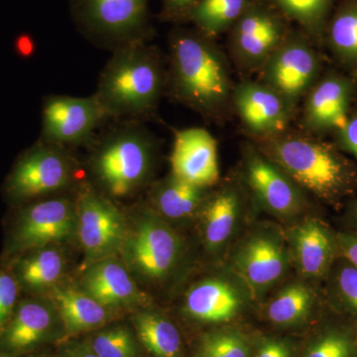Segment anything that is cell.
<instances>
[{"label":"cell","mask_w":357,"mask_h":357,"mask_svg":"<svg viewBox=\"0 0 357 357\" xmlns=\"http://www.w3.org/2000/svg\"><path fill=\"white\" fill-rule=\"evenodd\" d=\"M164 84L158 52L145 41L133 42L114 49L95 96L107 119L141 122L156 109Z\"/></svg>","instance_id":"6da1fadb"},{"label":"cell","mask_w":357,"mask_h":357,"mask_svg":"<svg viewBox=\"0 0 357 357\" xmlns=\"http://www.w3.org/2000/svg\"><path fill=\"white\" fill-rule=\"evenodd\" d=\"M169 84L178 102L204 114L222 109L229 98L227 65L198 30L178 29L171 34Z\"/></svg>","instance_id":"7a4b0ae2"},{"label":"cell","mask_w":357,"mask_h":357,"mask_svg":"<svg viewBox=\"0 0 357 357\" xmlns=\"http://www.w3.org/2000/svg\"><path fill=\"white\" fill-rule=\"evenodd\" d=\"M261 153L301 189L325 201L344 196L354 180L347 160L325 143L304 136L280 133L264 137Z\"/></svg>","instance_id":"3957f363"},{"label":"cell","mask_w":357,"mask_h":357,"mask_svg":"<svg viewBox=\"0 0 357 357\" xmlns=\"http://www.w3.org/2000/svg\"><path fill=\"white\" fill-rule=\"evenodd\" d=\"M155 153L153 138L141 122H121L96 143L91 171L110 197L126 198L150 180Z\"/></svg>","instance_id":"277c9868"},{"label":"cell","mask_w":357,"mask_h":357,"mask_svg":"<svg viewBox=\"0 0 357 357\" xmlns=\"http://www.w3.org/2000/svg\"><path fill=\"white\" fill-rule=\"evenodd\" d=\"M128 225L121 260L132 275L149 283L165 281L184 256V243L172 225L151 208H143Z\"/></svg>","instance_id":"5b68a950"},{"label":"cell","mask_w":357,"mask_h":357,"mask_svg":"<svg viewBox=\"0 0 357 357\" xmlns=\"http://www.w3.org/2000/svg\"><path fill=\"white\" fill-rule=\"evenodd\" d=\"M149 0H70L73 20L86 38L116 49L145 41Z\"/></svg>","instance_id":"8992f818"},{"label":"cell","mask_w":357,"mask_h":357,"mask_svg":"<svg viewBox=\"0 0 357 357\" xmlns=\"http://www.w3.org/2000/svg\"><path fill=\"white\" fill-rule=\"evenodd\" d=\"M286 234L277 225H258L239 241L231 267L253 298L266 295L283 280L291 264Z\"/></svg>","instance_id":"52a82bcc"},{"label":"cell","mask_w":357,"mask_h":357,"mask_svg":"<svg viewBox=\"0 0 357 357\" xmlns=\"http://www.w3.org/2000/svg\"><path fill=\"white\" fill-rule=\"evenodd\" d=\"M77 236L86 265L121 253L128 225L121 211L93 188L84 187L77 197Z\"/></svg>","instance_id":"ba28073f"},{"label":"cell","mask_w":357,"mask_h":357,"mask_svg":"<svg viewBox=\"0 0 357 357\" xmlns=\"http://www.w3.org/2000/svg\"><path fill=\"white\" fill-rule=\"evenodd\" d=\"M66 147L44 142L32 148L14 167L7 182L11 198H39L62 191L72 184L74 163Z\"/></svg>","instance_id":"9c48e42d"},{"label":"cell","mask_w":357,"mask_h":357,"mask_svg":"<svg viewBox=\"0 0 357 357\" xmlns=\"http://www.w3.org/2000/svg\"><path fill=\"white\" fill-rule=\"evenodd\" d=\"M263 84L274 89L293 109L314 86L319 60L306 40L287 35L261 67Z\"/></svg>","instance_id":"30bf717a"},{"label":"cell","mask_w":357,"mask_h":357,"mask_svg":"<svg viewBox=\"0 0 357 357\" xmlns=\"http://www.w3.org/2000/svg\"><path fill=\"white\" fill-rule=\"evenodd\" d=\"M66 340L60 314L49 299L23 301L0 330V351L20 357Z\"/></svg>","instance_id":"8fae6325"},{"label":"cell","mask_w":357,"mask_h":357,"mask_svg":"<svg viewBox=\"0 0 357 357\" xmlns=\"http://www.w3.org/2000/svg\"><path fill=\"white\" fill-rule=\"evenodd\" d=\"M76 236V202L65 197L43 199L21 211L14 230V248L32 251L59 245Z\"/></svg>","instance_id":"7c38bea8"},{"label":"cell","mask_w":357,"mask_h":357,"mask_svg":"<svg viewBox=\"0 0 357 357\" xmlns=\"http://www.w3.org/2000/svg\"><path fill=\"white\" fill-rule=\"evenodd\" d=\"M107 115L95 95L88 98L52 96L45 100V142L67 147L89 142Z\"/></svg>","instance_id":"4fadbf2b"},{"label":"cell","mask_w":357,"mask_h":357,"mask_svg":"<svg viewBox=\"0 0 357 357\" xmlns=\"http://www.w3.org/2000/svg\"><path fill=\"white\" fill-rule=\"evenodd\" d=\"M244 170L249 189L263 210L281 220L302 215L306 208L303 190L261 152L248 150Z\"/></svg>","instance_id":"5bb4252c"},{"label":"cell","mask_w":357,"mask_h":357,"mask_svg":"<svg viewBox=\"0 0 357 357\" xmlns=\"http://www.w3.org/2000/svg\"><path fill=\"white\" fill-rule=\"evenodd\" d=\"M231 47L241 65L261 67L287 36L285 23L276 11L251 1L231 27Z\"/></svg>","instance_id":"9a60e30c"},{"label":"cell","mask_w":357,"mask_h":357,"mask_svg":"<svg viewBox=\"0 0 357 357\" xmlns=\"http://www.w3.org/2000/svg\"><path fill=\"white\" fill-rule=\"evenodd\" d=\"M79 287L112 311L149 306V297L138 287L133 275L116 256L88 265Z\"/></svg>","instance_id":"2e32d148"},{"label":"cell","mask_w":357,"mask_h":357,"mask_svg":"<svg viewBox=\"0 0 357 357\" xmlns=\"http://www.w3.org/2000/svg\"><path fill=\"white\" fill-rule=\"evenodd\" d=\"M170 163L171 173L199 187L208 189L220 178L217 141L204 128L176 131Z\"/></svg>","instance_id":"e0dca14e"},{"label":"cell","mask_w":357,"mask_h":357,"mask_svg":"<svg viewBox=\"0 0 357 357\" xmlns=\"http://www.w3.org/2000/svg\"><path fill=\"white\" fill-rule=\"evenodd\" d=\"M248 293L229 278L210 277L188 290L183 310L188 318L198 323H229L243 311Z\"/></svg>","instance_id":"ac0fdd59"},{"label":"cell","mask_w":357,"mask_h":357,"mask_svg":"<svg viewBox=\"0 0 357 357\" xmlns=\"http://www.w3.org/2000/svg\"><path fill=\"white\" fill-rule=\"evenodd\" d=\"M234 102L245 128L262 137L283 132L292 110L274 89L255 82L237 86Z\"/></svg>","instance_id":"d6986e66"},{"label":"cell","mask_w":357,"mask_h":357,"mask_svg":"<svg viewBox=\"0 0 357 357\" xmlns=\"http://www.w3.org/2000/svg\"><path fill=\"white\" fill-rule=\"evenodd\" d=\"M291 261L301 276L317 280L325 276L332 265L337 238L318 218H307L286 234Z\"/></svg>","instance_id":"ffe728a7"},{"label":"cell","mask_w":357,"mask_h":357,"mask_svg":"<svg viewBox=\"0 0 357 357\" xmlns=\"http://www.w3.org/2000/svg\"><path fill=\"white\" fill-rule=\"evenodd\" d=\"M46 293L47 299L53 303L62 319L66 340L89 335L114 321L115 311L102 306L79 286L61 281Z\"/></svg>","instance_id":"44dd1931"},{"label":"cell","mask_w":357,"mask_h":357,"mask_svg":"<svg viewBox=\"0 0 357 357\" xmlns=\"http://www.w3.org/2000/svg\"><path fill=\"white\" fill-rule=\"evenodd\" d=\"M243 211V197L232 185L208 195L198 213L202 238L208 252L218 255L229 245L238 229Z\"/></svg>","instance_id":"7402d4cb"},{"label":"cell","mask_w":357,"mask_h":357,"mask_svg":"<svg viewBox=\"0 0 357 357\" xmlns=\"http://www.w3.org/2000/svg\"><path fill=\"white\" fill-rule=\"evenodd\" d=\"M352 86L342 77H328L312 86L306 100L304 122L309 130H340L349 121Z\"/></svg>","instance_id":"603a6c76"},{"label":"cell","mask_w":357,"mask_h":357,"mask_svg":"<svg viewBox=\"0 0 357 357\" xmlns=\"http://www.w3.org/2000/svg\"><path fill=\"white\" fill-rule=\"evenodd\" d=\"M208 196V188L191 184L170 173L152 185L150 208L167 222H182L198 215Z\"/></svg>","instance_id":"cb8c5ba5"},{"label":"cell","mask_w":357,"mask_h":357,"mask_svg":"<svg viewBox=\"0 0 357 357\" xmlns=\"http://www.w3.org/2000/svg\"><path fill=\"white\" fill-rule=\"evenodd\" d=\"M131 324L143 351L151 357H184V342L175 323L149 306L135 310Z\"/></svg>","instance_id":"d4e9b609"},{"label":"cell","mask_w":357,"mask_h":357,"mask_svg":"<svg viewBox=\"0 0 357 357\" xmlns=\"http://www.w3.org/2000/svg\"><path fill=\"white\" fill-rule=\"evenodd\" d=\"M15 267L16 280L33 292H48L62 281L67 265L65 253L58 245L30 251Z\"/></svg>","instance_id":"484cf974"},{"label":"cell","mask_w":357,"mask_h":357,"mask_svg":"<svg viewBox=\"0 0 357 357\" xmlns=\"http://www.w3.org/2000/svg\"><path fill=\"white\" fill-rule=\"evenodd\" d=\"M316 295L303 281H294L282 287L266 306V316L278 326H294L304 323L314 310Z\"/></svg>","instance_id":"4316f807"},{"label":"cell","mask_w":357,"mask_h":357,"mask_svg":"<svg viewBox=\"0 0 357 357\" xmlns=\"http://www.w3.org/2000/svg\"><path fill=\"white\" fill-rule=\"evenodd\" d=\"M252 0H199L190 17L204 36L215 37L230 29Z\"/></svg>","instance_id":"83f0119b"},{"label":"cell","mask_w":357,"mask_h":357,"mask_svg":"<svg viewBox=\"0 0 357 357\" xmlns=\"http://www.w3.org/2000/svg\"><path fill=\"white\" fill-rule=\"evenodd\" d=\"M84 340L98 357H142L144 351L132 326L121 324H109Z\"/></svg>","instance_id":"f1b7e54d"},{"label":"cell","mask_w":357,"mask_h":357,"mask_svg":"<svg viewBox=\"0 0 357 357\" xmlns=\"http://www.w3.org/2000/svg\"><path fill=\"white\" fill-rule=\"evenodd\" d=\"M330 41L338 56L357 63V1L349 2L335 14L330 25Z\"/></svg>","instance_id":"f546056e"},{"label":"cell","mask_w":357,"mask_h":357,"mask_svg":"<svg viewBox=\"0 0 357 357\" xmlns=\"http://www.w3.org/2000/svg\"><path fill=\"white\" fill-rule=\"evenodd\" d=\"M289 20L296 21L311 34L325 25L333 0H270Z\"/></svg>","instance_id":"4dcf8cb0"},{"label":"cell","mask_w":357,"mask_h":357,"mask_svg":"<svg viewBox=\"0 0 357 357\" xmlns=\"http://www.w3.org/2000/svg\"><path fill=\"white\" fill-rule=\"evenodd\" d=\"M250 344L238 331L223 328L204 333L194 357H251Z\"/></svg>","instance_id":"1f68e13d"},{"label":"cell","mask_w":357,"mask_h":357,"mask_svg":"<svg viewBox=\"0 0 357 357\" xmlns=\"http://www.w3.org/2000/svg\"><path fill=\"white\" fill-rule=\"evenodd\" d=\"M356 347L349 333L330 330L307 345L303 357H354Z\"/></svg>","instance_id":"d6a6232c"},{"label":"cell","mask_w":357,"mask_h":357,"mask_svg":"<svg viewBox=\"0 0 357 357\" xmlns=\"http://www.w3.org/2000/svg\"><path fill=\"white\" fill-rule=\"evenodd\" d=\"M335 286L342 304L357 314V268L349 262L338 268Z\"/></svg>","instance_id":"836d02e7"},{"label":"cell","mask_w":357,"mask_h":357,"mask_svg":"<svg viewBox=\"0 0 357 357\" xmlns=\"http://www.w3.org/2000/svg\"><path fill=\"white\" fill-rule=\"evenodd\" d=\"M17 296V280L11 275L0 272V330L13 316Z\"/></svg>","instance_id":"e575fe53"},{"label":"cell","mask_w":357,"mask_h":357,"mask_svg":"<svg viewBox=\"0 0 357 357\" xmlns=\"http://www.w3.org/2000/svg\"><path fill=\"white\" fill-rule=\"evenodd\" d=\"M199 0H162L161 17L166 21H190L192 10Z\"/></svg>","instance_id":"d590c367"},{"label":"cell","mask_w":357,"mask_h":357,"mask_svg":"<svg viewBox=\"0 0 357 357\" xmlns=\"http://www.w3.org/2000/svg\"><path fill=\"white\" fill-rule=\"evenodd\" d=\"M253 357H294V351L287 340L265 337L258 342Z\"/></svg>","instance_id":"8d00e7d4"},{"label":"cell","mask_w":357,"mask_h":357,"mask_svg":"<svg viewBox=\"0 0 357 357\" xmlns=\"http://www.w3.org/2000/svg\"><path fill=\"white\" fill-rule=\"evenodd\" d=\"M338 142L345 151L357 159V112L351 116L344 128L337 131Z\"/></svg>","instance_id":"74e56055"},{"label":"cell","mask_w":357,"mask_h":357,"mask_svg":"<svg viewBox=\"0 0 357 357\" xmlns=\"http://www.w3.org/2000/svg\"><path fill=\"white\" fill-rule=\"evenodd\" d=\"M59 357H98L86 340L69 338L62 342L58 351Z\"/></svg>","instance_id":"f35d334b"},{"label":"cell","mask_w":357,"mask_h":357,"mask_svg":"<svg viewBox=\"0 0 357 357\" xmlns=\"http://www.w3.org/2000/svg\"><path fill=\"white\" fill-rule=\"evenodd\" d=\"M337 248L345 260L357 268V234H340L337 237Z\"/></svg>","instance_id":"ab89813d"},{"label":"cell","mask_w":357,"mask_h":357,"mask_svg":"<svg viewBox=\"0 0 357 357\" xmlns=\"http://www.w3.org/2000/svg\"><path fill=\"white\" fill-rule=\"evenodd\" d=\"M0 357H18V356H13V354H6V352L0 351Z\"/></svg>","instance_id":"60d3db41"},{"label":"cell","mask_w":357,"mask_h":357,"mask_svg":"<svg viewBox=\"0 0 357 357\" xmlns=\"http://www.w3.org/2000/svg\"><path fill=\"white\" fill-rule=\"evenodd\" d=\"M354 217H356V218L357 220V202H356V204H354Z\"/></svg>","instance_id":"b9f144b4"},{"label":"cell","mask_w":357,"mask_h":357,"mask_svg":"<svg viewBox=\"0 0 357 357\" xmlns=\"http://www.w3.org/2000/svg\"><path fill=\"white\" fill-rule=\"evenodd\" d=\"M35 357H59V356H35Z\"/></svg>","instance_id":"7bdbcfd3"}]
</instances>
